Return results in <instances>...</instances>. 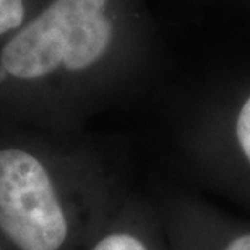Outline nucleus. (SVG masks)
I'll return each mask as SVG.
<instances>
[{"mask_svg":"<svg viewBox=\"0 0 250 250\" xmlns=\"http://www.w3.org/2000/svg\"><path fill=\"white\" fill-rule=\"evenodd\" d=\"M223 250H250V234L234 239Z\"/></svg>","mask_w":250,"mask_h":250,"instance_id":"423d86ee","label":"nucleus"},{"mask_svg":"<svg viewBox=\"0 0 250 250\" xmlns=\"http://www.w3.org/2000/svg\"><path fill=\"white\" fill-rule=\"evenodd\" d=\"M236 135L241 145L244 154L250 163V96L239 112L237 122H236Z\"/></svg>","mask_w":250,"mask_h":250,"instance_id":"39448f33","label":"nucleus"},{"mask_svg":"<svg viewBox=\"0 0 250 250\" xmlns=\"http://www.w3.org/2000/svg\"><path fill=\"white\" fill-rule=\"evenodd\" d=\"M93 250H148L130 234H111V236L101 239Z\"/></svg>","mask_w":250,"mask_h":250,"instance_id":"20e7f679","label":"nucleus"},{"mask_svg":"<svg viewBox=\"0 0 250 250\" xmlns=\"http://www.w3.org/2000/svg\"><path fill=\"white\" fill-rule=\"evenodd\" d=\"M24 18V0H0V34L20 26Z\"/></svg>","mask_w":250,"mask_h":250,"instance_id":"7ed1b4c3","label":"nucleus"},{"mask_svg":"<svg viewBox=\"0 0 250 250\" xmlns=\"http://www.w3.org/2000/svg\"><path fill=\"white\" fill-rule=\"evenodd\" d=\"M0 228L20 250H59L68 234L46 167L21 149L0 151Z\"/></svg>","mask_w":250,"mask_h":250,"instance_id":"f03ea898","label":"nucleus"},{"mask_svg":"<svg viewBox=\"0 0 250 250\" xmlns=\"http://www.w3.org/2000/svg\"><path fill=\"white\" fill-rule=\"evenodd\" d=\"M107 0H54L2 51V67L15 78L33 80L59 67L80 72L107 51L112 26Z\"/></svg>","mask_w":250,"mask_h":250,"instance_id":"f257e3e1","label":"nucleus"}]
</instances>
